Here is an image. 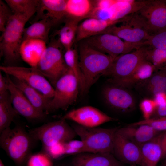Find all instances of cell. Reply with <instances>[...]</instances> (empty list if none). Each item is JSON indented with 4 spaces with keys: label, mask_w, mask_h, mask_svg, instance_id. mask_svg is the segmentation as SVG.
I'll return each mask as SVG.
<instances>
[{
    "label": "cell",
    "mask_w": 166,
    "mask_h": 166,
    "mask_svg": "<svg viewBox=\"0 0 166 166\" xmlns=\"http://www.w3.org/2000/svg\"><path fill=\"white\" fill-rule=\"evenodd\" d=\"M79 47V65L83 79L82 94L87 93L101 75L110 66L114 58L81 42Z\"/></svg>",
    "instance_id": "6da1fadb"
},
{
    "label": "cell",
    "mask_w": 166,
    "mask_h": 166,
    "mask_svg": "<svg viewBox=\"0 0 166 166\" xmlns=\"http://www.w3.org/2000/svg\"><path fill=\"white\" fill-rule=\"evenodd\" d=\"M26 15L13 13L0 38L1 55L6 65H13L21 59L20 48L25 25L30 18Z\"/></svg>",
    "instance_id": "7a4b0ae2"
},
{
    "label": "cell",
    "mask_w": 166,
    "mask_h": 166,
    "mask_svg": "<svg viewBox=\"0 0 166 166\" xmlns=\"http://www.w3.org/2000/svg\"><path fill=\"white\" fill-rule=\"evenodd\" d=\"M34 140L22 126L10 127L0 133V145L8 156L20 165L30 157Z\"/></svg>",
    "instance_id": "3957f363"
},
{
    "label": "cell",
    "mask_w": 166,
    "mask_h": 166,
    "mask_svg": "<svg viewBox=\"0 0 166 166\" xmlns=\"http://www.w3.org/2000/svg\"><path fill=\"white\" fill-rule=\"evenodd\" d=\"M72 127L84 143L87 152L113 153L115 136L118 128L87 127L77 124Z\"/></svg>",
    "instance_id": "277c9868"
},
{
    "label": "cell",
    "mask_w": 166,
    "mask_h": 166,
    "mask_svg": "<svg viewBox=\"0 0 166 166\" xmlns=\"http://www.w3.org/2000/svg\"><path fill=\"white\" fill-rule=\"evenodd\" d=\"M63 48L58 40H52L47 46L36 67L54 87L69 69L64 60Z\"/></svg>",
    "instance_id": "5b68a950"
},
{
    "label": "cell",
    "mask_w": 166,
    "mask_h": 166,
    "mask_svg": "<svg viewBox=\"0 0 166 166\" xmlns=\"http://www.w3.org/2000/svg\"><path fill=\"white\" fill-rule=\"evenodd\" d=\"M28 132L34 140L41 142L43 149L58 142L73 140L77 135L72 127L62 118L31 129Z\"/></svg>",
    "instance_id": "8992f818"
},
{
    "label": "cell",
    "mask_w": 166,
    "mask_h": 166,
    "mask_svg": "<svg viewBox=\"0 0 166 166\" xmlns=\"http://www.w3.org/2000/svg\"><path fill=\"white\" fill-rule=\"evenodd\" d=\"M54 87V96L49 102L47 114L58 109H67L76 101L80 91L78 81L69 68Z\"/></svg>",
    "instance_id": "52a82bcc"
},
{
    "label": "cell",
    "mask_w": 166,
    "mask_h": 166,
    "mask_svg": "<svg viewBox=\"0 0 166 166\" xmlns=\"http://www.w3.org/2000/svg\"><path fill=\"white\" fill-rule=\"evenodd\" d=\"M0 70L6 74L24 81L50 99L54 96V88L36 67L2 65Z\"/></svg>",
    "instance_id": "ba28073f"
},
{
    "label": "cell",
    "mask_w": 166,
    "mask_h": 166,
    "mask_svg": "<svg viewBox=\"0 0 166 166\" xmlns=\"http://www.w3.org/2000/svg\"><path fill=\"white\" fill-rule=\"evenodd\" d=\"M92 48L114 58L130 53L144 46L142 44H132L123 41L115 35L101 34L81 41Z\"/></svg>",
    "instance_id": "9c48e42d"
},
{
    "label": "cell",
    "mask_w": 166,
    "mask_h": 166,
    "mask_svg": "<svg viewBox=\"0 0 166 166\" xmlns=\"http://www.w3.org/2000/svg\"><path fill=\"white\" fill-rule=\"evenodd\" d=\"M148 48V46L144 45L130 53L115 58L103 75L109 77V79H121L128 76L146 60Z\"/></svg>",
    "instance_id": "30bf717a"
},
{
    "label": "cell",
    "mask_w": 166,
    "mask_h": 166,
    "mask_svg": "<svg viewBox=\"0 0 166 166\" xmlns=\"http://www.w3.org/2000/svg\"><path fill=\"white\" fill-rule=\"evenodd\" d=\"M136 13L150 34L166 28V0H148Z\"/></svg>",
    "instance_id": "8fae6325"
},
{
    "label": "cell",
    "mask_w": 166,
    "mask_h": 166,
    "mask_svg": "<svg viewBox=\"0 0 166 166\" xmlns=\"http://www.w3.org/2000/svg\"><path fill=\"white\" fill-rule=\"evenodd\" d=\"M120 26L115 25L110 26L102 34L107 33L117 36L128 42L142 44L150 35L144 28L142 22L135 13L130 18Z\"/></svg>",
    "instance_id": "7c38bea8"
},
{
    "label": "cell",
    "mask_w": 166,
    "mask_h": 166,
    "mask_svg": "<svg viewBox=\"0 0 166 166\" xmlns=\"http://www.w3.org/2000/svg\"><path fill=\"white\" fill-rule=\"evenodd\" d=\"M62 118L73 121L82 126L90 128L97 127L105 123L117 120L98 109L90 106L71 110Z\"/></svg>",
    "instance_id": "4fadbf2b"
},
{
    "label": "cell",
    "mask_w": 166,
    "mask_h": 166,
    "mask_svg": "<svg viewBox=\"0 0 166 166\" xmlns=\"http://www.w3.org/2000/svg\"><path fill=\"white\" fill-rule=\"evenodd\" d=\"M6 75L8 80V91L12 104L18 114L30 121L40 120L46 118L47 114L37 109L15 86L10 76Z\"/></svg>",
    "instance_id": "5bb4252c"
},
{
    "label": "cell",
    "mask_w": 166,
    "mask_h": 166,
    "mask_svg": "<svg viewBox=\"0 0 166 166\" xmlns=\"http://www.w3.org/2000/svg\"><path fill=\"white\" fill-rule=\"evenodd\" d=\"M102 94L107 104L115 110L125 112L135 107L134 97L125 88L111 84L104 88Z\"/></svg>",
    "instance_id": "9a60e30c"
},
{
    "label": "cell",
    "mask_w": 166,
    "mask_h": 166,
    "mask_svg": "<svg viewBox=\"0 0 166 166\" xmlns=\"http://www.w3.org/2000/svg\"><path fill=\"white\" fill-rule=\"evenodd\" d=\"M113 153L121 163L141 166L142 157L140 147L118 133L114 140Z\"/></svg>",
    "instance_id": "2e32d148"
},
{
    "label": "cell",
    "mask_w": 166,
    "mask_h": 166,
    "mask_svg": "<svg viewBox=\"0 0 166 166\" xmlns=\"http://www.w3.org/2000/svg\"><path fill=\"white\" fill-rule=\"evenodd\" d=\"M128 15L121 19L112 21L88 18L78 25L76 34L75 43L101 34L110 26L118 23L124 22L130 18Z\"/></svg>",
    "instance_id": "e0dca14e"
},
{
    "label": "cell",
    "mask_w": 166,
    "mask_h": 166,
    "mask_svg": "<svg viewBox=\"0 0 166 166\" xmlns=\"http://www.w3.org/2000/svg\"><path fill=\"white\" fill-rule=\"evenodd\" d=\"M71 166H123L112 153L86 152L75 155Z\"/></svg>",
    "instance_id": "ac0fdd59"
},
{
    "label": "cell",
    "mask_w": 166,
    "mask_h": 166,
    "mask_svg": "<svg viewBox=\"0 0 166 166\" xmlns=\"http://www.w3.org/2000/svg\"><path fill=\"white\" fill-rule=\"evenodd\" d=\"M66 0H39L36 11V21L47 18L54 24L66 17Z\"/></svg>",
    "instance_id": "d6986e66"
},
{
    "label": "cell",
    "mask_w": 166,
    "mask_h": 166,
    "mask_svg": "<svg viewBox=\"0 0 166 166\" xmlns=\"http://www.w3.org/2000/svg\"><path fill=\"white\" fill-rule=\"evenodd\" d=\"M148 0H114L106 11L107 19L112 21L121 19L137 12Z\"/></svg>",
    "instance_id": "ffe728a7"
},
{
    "label": "cell",
    "mask_w": 166,
    "mask_h": 166,
    "mask_svg": "<svg viewBox=\"0 0 166 166\" xmlns=\"http://www.w3.org/2000/svg\"><path fill=\"white\" fill-rule=\"evenodd\" d=\"M46 43L43 41L36 39L23 41L19 49L21 59L30 67H37L46 48Z\"/></svg>",
    "instance_id": "44dd1931"
},
{
    "label": "cell",
    "mask_w": 166,
    "mask_h": 166,
    "mask_svg": "<svg viewBox=\"0 0 166 166\" xmlns=\"http://www.w3.org/2000/svg\"><path fill=\"white\" fill-rule=\"evenodd\" d=\"M156 71L154 66L146 60L128 76L121 79H109L108 81L112 84L130 88L148 78Z\"/></svg>",
    "instance_id": "7402d4cb"
},
{
    "label": "cell",
    "mask_w": 166,
    "mask_h": 166,
    "mask_svg": "<svg viewBox=\"0 0 166 166\" xmlns=\"http://www.w3.org/2000/svg\"><path fill=\"white\" fill-rule=\"evenodd\" d=\"M117 132L140 147L159 134V132L147 124L118 128Z\"/></svg>",
    "instance_id": "603a6c76"
},
{
    "label": "cell",
    "mask_w": 166,
    "mask_h": 166,
    "mask_svg": "<svg viewBox=\"0 0 166 166\" xmlns=\"http://www.w3.org/2000/svg\"><path fill=\"white\" fill-rule=\"evenodd\" d=\"M164 133L140 146L141 166H156L163 155L161 140Z\"/></svg>",
    "instance_id": "cb8c5ba5"
},
{
    "label": "cell",
    "mask_w": 166,
    "mask_h": 166,
    "mask_svg": "<svg viewBox=\"0 0 166 166\" xmlns=\"http://www.w3.org/2000/svg\"><path fill=\"white\" fill-rule=\"evenodd\" d=\"M11 80L14 85L32 105L38 110L47 114L48 105L51 99L24 81L14 77Z\"/></svg>",
    "instance_id": "d4e9b609"
},
{
    "label": "cell",
    "mask_w": 166,
    "mask_h": 166,
    "mask_svg": "<svg viewBox=\"0 0 166 166\" xmlns=\"http://www.w3.org/2000/svg\"><path fill=\"white\" fill-rule=\"evenodd\" d=\"M94 1L66 0V17L81 21L88 18L93 9Z\"/></svg>",
    "instance_id": "484cf974"
},
{
    "label": "cell",
    "mask_w": 166,
    "mask_h": 166,
    "mask_svg": "<svg viewBox=\"0 0 166 166\" xmlns=\"http://www.w3.org/2000/svg\"><path fill=\"white\" fill-rule=\"evenodd\" d=\"M54 25L50 19L47 18L35 21L30 26L25 28L22 41L28 39H36L47 43L49 39L50 30Z\"/></svg>",
    "instance_id": "4316f807"
},
{
    "label": "cell",
    "mask_w": 166,
    "mask_h": 166,
    "mask_svg": "<svg viewBox=\"0 0 166 166\" xmlns=\"http://www.w3.org/2000/svg\"><path fill=\"white\" fill-rule=\"evenodd\" d=\"M65 24L57 33L58 41L65 50L73 47L75 43L77 32L80 20L66 18Z\"/></svg>",
    "instance_id": "83f0119b"
},
{
    "label": "cell",
    "mask_w": 166,
    "mask_h": 166,
    "mask_svg": "<svg viewBox=\"0 0 166 166\" xmlns=\"http://www.w3.org/2000/svg\"><path fill=\"white\" fill-rule=\"evenodd\" d=\"M18 113L14 108L8 91L0 95V133L9 127Z\"/></svg>",
    "instance_id": "f1b7e54d"
},
{
    "label": "cell",
    "mask_w": 166,
    "mask_h": 166,
    "mask_svg": "<svg viewBox=\"0 0 166 166\" xmlns=\"http://www.w3.org/2000/svg\"><path fill=\"white\" fill-rule=\"evenodd\" d=\"M39 0H5L13 13L27 15L31 18L37 11Z\"/></svg>",
    "instance_id": "f546056e"
},
{
    "label": "cell",
    "mask_w": 166,
    "mask_h": 166,
    "mask_svg": "<svg viewBox=\"0 0 166 166\" xmlns=\"http://www.w3.org/2000/svg\"><path fill=\"white\" fill-rule=\"evenodd\" d=\"M64 57L67 65L73 72L78 81L80 91L83 86V79L79 65L78 49L76 45L65 50Z\"/></svg>",
    "instance_id": "4dcf8cb0"
},
{
    "label": "cell",
    "mask_w": 166,
    "mask_h": 166,
    "mask_svg": "<svg viewBox=\"0 0 166 166\" xmlns=\"http://www.w3.org/2000/svg\"><path fill=\"white\" fill-rule=\"evenodd\" d=\"M146 60L151 63L156 71L165 69L166 67V49L148 48Z\"/></svg>",
    "instance_id": "1f68e13d"
},
{
    "label": "cell",
    "mask_w": 166,
    "mask_h": 166,
    "mask_svg": "<svg viewBox=\"0 0 166 166\" xmlns=\"http://www.w3.org/2000/svg\"><path fill=\"white\" fill-rule=\"evenodd\" d=\"M144 45L149 48L166 49V28L150 34Z\"/></svg>",
    "instance_id": "d6a6232c"
},
{
    "label": "cell",
    "mask_w": 166,
    "mask_h": 166,
    "mask_svg": "<svg viewBox=\"0 0 166 166\" xmlns=\"http://www.w3.org/2000/svg\"><path fill=\"white\" fill-rule=\"evenodd\" d=\"M142 124L149 125L159 132L166 131V117L144 119L131 123L128 126H136Z\"/></svg>",
    "instance_id": "836d02e7"
},
{
    "label": "cell",
    "mask_w": 166,
    "mask_h": 166,
    "mask_svg": "<svg viewBox=\"0 0 166 166\" xmlns=\"http://www.w3.org/2000/svg\"><path fill=\"white\" fill-rule=\"evenodd\" d=\"M27 166H53L52 159L43 152L30 156Z\"/></svg>",
    "instance_id": "e575fe53"
},
{
    "label": "cell",
    "mask_w": 166,
    "mask_h": 166,
    "mask_svg": "<svg viewBox=\"0 0 166 166\" xmlns=\"http://www.w3.org/2000/svg\"><path fill=\"white\" fill-rule=\"evenodd\" d=\"M65 155H76L87 152L85 145L83 141L72 140L64 143Z\"/></svg>",
    "instance_id": "d590c367"
},
{
    "label": "cell",
    "mask_w": 166,
    "mask_h": 166,
    "mask_svg": "<svg viewBox=\"0 0 166 166\" xmlns=\"http://www.w3.org/2000/svg\"><path fill=\"white\" fill-rule=\"evenodd\" d=\"M11 9L5 2L0 0V31L2 32L10 18L13 14Z\"/></svg>",
    "instance_id": "8d00e7d4"
},
{
    "label": "cell",
    "mask_w": 166,
    "mask_h": 166,
    "mask_svg": "<svg viewBox=\"0 0 166 166\" xmlns=\"http://www.w3.org/2000/svg\"><path fill=\"white\" fill-rule=\"evenodd\" d=\"M156 107L153 99L145 98L141 101L140 104V107L144 119H148L151 118Z\"/></svg>",
    "instance_id": "74e56055"
},
{
    "label": "cell",
    "mask_w": 166,
    "mask_h": 166,
    "mask_svg": "<svg viewBox=\"0 0 166 166\" xmlns=\"http://www.w3.org/2000/svg\"><path fill=\"white\" fill-rule=\"evenodd\" d=\"M43 149L44 152L52 159H57L65 155V148L63 142L56 143Z\"/></svg>",
    "instance_id": "f35d334b"
},
{
    "label": "cell",
    "mask_w": 166,
    "mask_h": 166,
    "mask_svg": "<svg viewBox=\"0 0 166 166\" xmlns=\"http://www.w3.org/2000/svg\"><path fill=\"white\" fill-rule=\"evenodd\" d=\"M8 80L6 75L3 76L1 72L0 73V95L8 91Z\"/></svg>",
    "instance_id": "ab89813d"
},
{
    "label": "cell",
    "mask_w": 166,
    "mask_h": 166,
    "mask_svg": "<svg viewBox=\"0 0 166 166\" xmlns=\"http://www.w3.org/2000/svg\"><path fill=\"white\" fill-rule=\"evenodd\" d=\"M156 107L166 105V93H161L157 94L153 97Z\"/></svg>",
    "instance_id": "60d3db41"
},
{
    "label": "cell",
    "mask_w": 166,
    "mask_h": 166,
    "mask_svg": "<svg viewBox=\"0 0 166 166\" xmlns=\"http://www.w3.org/2000/svg\"><path fill=\"white\" fill-rule=\"evenodd\" d=\"M165 117H166V105L156 107L151 118Z\"/></svg>",
    "instance_id": "b9f144b4"
},
{
    "label": "cell",
    "mask_w": 166,
    "mask_h": 166,
    "mask_svg": "<svg viewBox=\"0 0 166 166\" xmlns=\"http://www.w3.org/2000/svg\"><path fill=\"white\" fill-rule=\"evenodd\" d=\"M161 145L163 149L162 159L166 158V132L164 133L161 140Z\"/></svg>",
    "instance_id": "7bdbcfd3"
},
{
    "label": "cell",
    "mask_w": 166,
    "mask_h": 166,
    "mask_svg": "<svg viewBox=\"0 0 166 166\" xmlns=\"http://www.w3.org/2000/svg\"><path fill=\"white\" fill-rule=\"evenodd\" d=\"M0 166H5L1 159H0Z\"/></svg>",
    "instance_id": "ee69618b"
},
{
    "label": "cell",
    "mask_w": 166,
    "mask_h": 166,
    "mask_svg": "<svg viewBox=\"0 0 166 166\" xmlns=\"http://www.w3.org/2000/svg\"><path fill=\"white\" fill-rule=\"evenodd\" d=\"M166 165V158H165V165Z\"/></svg>",
    "instance_id": "f6af8a7d"
},
{
    "label": "cell",
    "mask_w": 166,
    "mask_h": 166,
    "mask_svg": "<svg viewBox=\"0 0 166 166\" xmlns=\"http://www.w3.org/2000/svg\"><path fill=\"white\" fill-rule=\"evenodd\" d=\"M131 166H136V165H131Z\"/></svg>",
    "instance_id": "bcb514c9"
},
{
    "label": "cell",
    "mask_w": 166,
    "mask_h": 166,
    "mask_svg": "<svg viewBox=\"0 0 166 166\" xmlns=\"http://www.w3.org/2000/svg\"><path fill=\"white\" fill-rule=\"evenodd\" d=\"M165 69L166 70V67H165Z\"/></svg>",
    "instance_id": "7dc6e473"
},
{
    "label": "cell",
    "mask_w": 166,
    "mask_h": 166,
    "mask_svg": "<svg viewBox=\"0 0 166 166\" xmlns=\"http://www.w3.org/2000/svg\"><path fill=\"white\" fill-rule=\"evenodd\" d=\"M164 166H166V165H164Z\"/></svg>",
    "instance_id": "c3c4849f"
}]
</instances>
